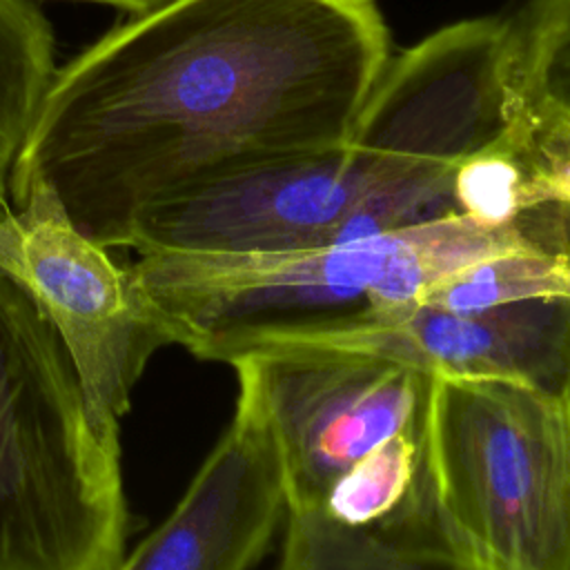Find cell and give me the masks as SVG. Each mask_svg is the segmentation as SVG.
<instances>
[{
	"label": "cell",
	"mask_w": 570,
	"mask_h": 570,
	"mask_svg": "<svg viewBox=\"0 0 570 570\" xmlns=\"http://www.w3.org/2000/svg\"><path fill=\"white\" fill-rule=\"evenodd\" d=\"M80 2H96V4H107L120 11H127L129 16H140L147 11H154L171 0H80Z\"/></svg>",
	"instance_id": "9a60e30c"
},
{
	"label": "cell",
	"mask_w": 570,
	"mask_h": 570,
	"mask_svg": "<svg viewBox=\"0 0 570 570\" xmlns=\"http://www.w3.org/2000/svg\"><path fill=\"white\" fill-rule=\"evenodd\" d=\"M0 272L60 330L78 365L100 436L120 448V419L151 356L171 345L165 321L111 249L69 218L60 196L33 183L0 209Z\"/></svg>",
	"instance_id": "8992f818"
},
{
	"label": "cell",
	"mask_w": 570,
	"mask_h": 570,
	"mask_svg": "<svg viewBox=\"0 0 570 570\" xmlns=\"http://www.w3.org/2000/svg\"><path fill=\"white\" fill-rule=\"evenodd\" d=\"M229 365L252 379L285 470L287 512L314 508L334 479L425 414L432 374L332 345H265Z\"/></svg>",
	"instance_id": "52a82bcc"
},
{
	"label": "cell",
	"mask_w": 570,
	"mask_h": 570,
	"mask_svg": "<svg viewBox=\"0 0 570 570\" xmlns=\"http://www.w3.org/2000/svg\"><path fill=\"white\" fill-rule=\"evenodd\" d=\"M514 24L521 94L570 111V0H528Z\"/></svg>",
	"instance_id": "5bb4252c"
},
{
	"label": "cell",
	"mask_w": 570,
	"mask_h": 570,
	"mask_svg": "<svg viewBox=\"0 0 570 570\" xmlns=\"http://www.w3.org/2000/svg\"><path fill=\"white\" fill-rule=\"evenodd\" d=\"M285 517V570H468L428 470L425 414L341 472L314 508Z\"/></svg>",
	"instance_id": "ba28073f"
},
{
	"label": "cell",
	"mask_w": 570,
	"mask_h": 570,
	"mask_svg": "<svg viewBox=\"0 0 570 570\" xmlns=\"http://www.w3.org/2000/svg\"><path fill=\"white\" fill-rule=\"evenodd\" d=\"M129 525L69 345L0 272V570H120Z\"/></svg>",
	"instance_id": "277c9868"
},
{
	"label": "cell",
	"mask_w": 570,
	"mask_h": 570,
	"mask_svg": "<svg viewBox=\"0 0 570 570\" xmlns=\"http://www.w3.org/2000/svg\"><path fill=\"white\" fill-rule=\"evenodd\" d=\"M56 71L51 22L27 0H0V209L13 163Z\"/></svg>",
	"instance_id": "8fae6325"
},
{
	"label": "cell",
	"mask_w": 570,
	"mask_h": 570,
	"mask_svg": "<svg viewBox=\"0 0 570 570\" xmlns=\"http://www.w3.org/2000/svg\"><path fill=\"white\" fill-rule=\"evenodd\" d=\"M570 245V205L539 203L505 225L463 214L332 245L214 254L147 252L131 263L171 345L227 363L421 303L450 274L508 249Z\"/></svg>",
	"instance_id": "3957f363"
},
{
	"label": "cell",
	"mask_w": 570,
	"mask_h": 570,
	"mask_svg": "<svg viewBox=\"0 0 570 570\" xmlns=\"http://www.w3.org/2000/svg\"><path fill=\"white\" fill-rule=\"evenodd\" d=\"M503 131L501 109L465 71L390 56L345 142L167 191L134 216L125 247L285 252L459 214L456 165Z\"/></svg>",
	"instance_id": "7a4b0ae2"
},
{
	"label": "cell",
	"mask_w": 570,
	"mask_h": 570,
	"mask_svg": "<svg viewBox=\"0 0 570 570\" xmlns=\"http://www.w3.org/2000/svg\"><path fill=\"white\" fill-rule=\"evenodd\" d=\"M521 171L523 207L570 205V111L521 94V107L503 134Z\"/></svg>",
	"instance_id": "4fadbf2b"
},
{
	"label": "cell",
	"mask_w": 570,
	"mask_h": 570,
	"mask_svg": "<svg viewBox=\"0 0 570 570\" xmlns=\"http://www.w3.org/2000/svg\"><path fill=\"white\" fill-rule=\"evenodd\" d=\"M425 456L468 570H570V396L432 374Z\"/></svg>",
	"instance_id": "5b68a950"
},
{
	"label": "cell",
	"mask_w": 570,
	"mask_h": 570,
	"mask_svg": "<svg viewBox=\"0 0 570 570\" xmlns=\"http://www.w3.org/2000/svg\"><path fill=\"white\" fill-rule=\"evenodd\" d=\"M390 58L376 0H171L62 67L13 163L116 249L183 185L345 142Z\"/></svg>",
	"instance_id": "6da1fadb"
},
{
	"label": "cell",
	"mask_w": 570,
	"mask_h": 570,
	"mask_svg": "<svg viewBox=\"0 0 570 570\" xmlns=\"http://www.w3.org/2000/svg\"><path fill=\"white\" fill-rule=\"evenodd\" d=\"M232 423L169 517L131 550L120 570H247L267 554L287 490L281 450L256 385L236 372Z\"/></svg>",
	"instance_id": "9c48e42d"
},
{
	"label": "cell",
	"mask_w": 570,
	"mask_h": 570,
	"mask_svg": "<svg viewBox=\"0 0 570 570\" xmlns=\"http://www.w3.org/2000/svg\"><path fill=\"white\" fill-rule=\"evenodd\" d=\"M294 345L370 350L430 374L503 379L570 396V298L481 309L414 303Z\"/></svg>",
	"instance_id": "30bf717a"
},
{
	"label": "cell",
	"mask_w": 570,
	"mask_h": 570,
	"mask_svg": "<svg viewBox=\"0 0 570 570\" xmlns=\"http://www.w3.org/2000/svg\"><path fill=\"white\" fill-rule=\"evenodd\" d=\"M532 298H570V245H532L485 256L450 274L421 303L481 309Z\"/></svg>",
	"instance_id": "7c38bea8"
}]
</instances>
